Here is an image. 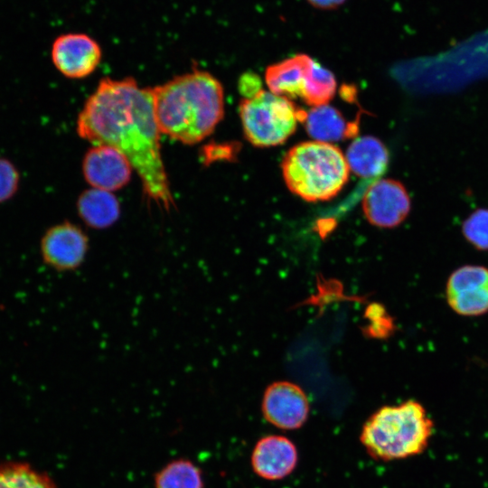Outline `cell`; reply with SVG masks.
<instances>
[{"label":"cell","instance_id":"13","mask_svg":"<svg viewBox=\"0 0 488 488\" xmlns=\"http://www.w3.org/2000/svg\"><path fill=\"white\" fill-rule=\"evenodd\" d=\"M298 460L297 449L287 437L269 435L260 438L251 455V465L259 477L276 481L289 475Z\"/></svg>","mask_w":488,"mask_h":488},{"label":"cell","instance_id":"17","mask_svg":"<svg viewBox=\"0 0 488 488\" xmlns=\"http://www.w3.org/2000/svg\"><path fill=\"white\" fill-rule=\"evenodd\" d=\"M155 488H203L200 468L186 459L168 463L155 476Z\"/></svg>","mask_w":488,"mask_h":488},{"label":"cell","instance_id":"19","mask_svg":"<svg viewBox=\"0 0 488 488\" xmlns=\"http://www.w3.org/2000/svg\"><path fill=\"white\" fill-rule=\"evenodd\" d=\"M462 234L475 249L488 250V209L473 211L462 224Z\"/></svg>","mask_w":488,"mask_h":488},{"label":"cell","instance_id":"8","mask_svg":"<svg viewBox=\"0 0 488 488\" xmlns=\"http://www.w3.org/2000/svg\"><path fill=\"white\" fill-rule=\"evenodd\" d=\"M89 249L87 233L70 221L49 228L40 243L42 261L58 272L78 270L85 262Z\"/></svg>","mask_w":488,"mask_h":488},{"label":"cell","instance_id":"3","mask_svg":"<svg viewBox=\"0 0 488 488\" xmlns=\"http://www.w3.org/2000/svg\"><path fill=\"white\" fill-rule=\"evenodd\" d=\"M434 423L424 406L413 399L380 408L363 424L360 441L376 460L392 461L421 454Z\"/></svg>","mask_w":488,"mask_h":488},{"label":"cell","instance_id":"4","mask_svg":"<svg viewBox=\"0 0 488 488\" xmlns=\"http://www.w3.org/2000/svg\"><path fill=\"white\" fill-rule=\"evenodd\" d=\"M281 168L287 188L307 202L333 198L346 184L350 174L345 155L338 146L315 140L290 148Z\"/></svg>","mask_w":488,"mask_h":488},{"label":"cell","instance_id":"2","mask_svg":"<svg viewBox=\"0 0 488 488\" xmlns=\"http://www.w3.org/2000/svg\"><path fill=\"white\" fill-rule=\"evenodd\" d=\"M161 134L185 145L209 136L224 115V91L211 73L194 70L152 89Z\"/></svg>","mask_w":488,"mask_h":488},{"label":"cell","instance_id":"12","mask_svg":"<svg viewBox=\"0 0 488 488\" xmlns=\"http://www.w3.org/2000/svg\"><path fill=\"white\" fill-rule=\"evenodd\" d=\"M133 167L117 149L107 145H94L85 154L82 171L92 188L114 192L126 186Z\"/></svg>","mask_w":488,"mask_h":488},{"label":"cell","instance_id":"9","mask_svg":"<svg viewBox=\"0 0 488 488\" xmlns=\"http://www.w3.org/2000/svg\"><path fill=\"white\" fill-rule=\"evenodd\" d=\"M361 205L367 221L373 226L394 228L408 217L411 202L400 182L380 179L368 188Z\"/></svg>","mask_w":488,"mask_h":488},{"label":"cell","instance_id":"16","mask_svg":"<svg viewBox=\"0 0 488 488\" xmlns=\"http://www.w3.org/2000/svg\"><path fill=\"white\" fill-rule=\"evenodd\" d=\"M307 134L315 141L333 143L346 138L350 124L342 113L329 103L312 107L303 119Z\"/></svg>","mask_w":488,"mask_h":488},{"label":"cell","instance_id":"10","mask_svg":"<svg viewBox=\"0 0 488 488\" xmlns=\"http://www.w3.org/2000/svg\"><path fill=\"white\" fill-rule=\"evenodd\" d=\"M261 408L265 419L271 425L283 430H295L306 422L309 401L301 387L281 380L266 389Z\"/></svg>","mask_w":488,"mask_h":488},{"label":"cell","instance_id":"21","mask_svg":"<svg viewBox=\"0 0 488 488\" xmlns=\"http://www.w3.org/2000/svg\"><path fill=\"white\" fill-rule=\"evenodd\" d=\"M346 0H307L315 8L329 10L342 5Z\"/></svg>","mask_w":488,"mask_h":488},{"label":"cell","instance_id":"15","mask_svg":"<svg viewBox=\"0 0 488 488\" xmlns=\"http://www.w3.org/2000/svg\"><path fill=\"white\" fill-rule=\"evenodd\" d=\"M77 211L83 222L94 230L113 226L121 214L120 203L111 192L92 187L80 195Z\"/></svg>","mask_w":488,"mask_h":488},{"label":"cell","instance_id":"11","mask_svg":"<svg viewBox=\"0 0 488 488\" xmlns=\"http://www.w3.org/2000/svg\"><path fill=\"white\" fill-rule=\"evenodd\" d=\"M52 61L55 68L70 79H82L99 66L102 51L99 42L88 34H61L52 42Z\"/></svg>","mask_w":488,"mask_h":488},{"label":"cell","instance_id":"7","mask_svg":"<svg viewBox=\"0 0 488 488\" xmlns=\"http://www.w3.org/2000/svg\"><path fill=\"white\" fill-rule=\"evenodd\" d=\"M446 299L458 315L474 317L488 313V267L467 264L453 270L446 282Z\"/></svg>","mask_w":488,"mask_h":488},{"label":"cell","instance_id":"5","mask_svg":"<svg viewBox=\"0 0 488 488\" xmlns=\"http://www.w3.org/2000/svg\"><path fill=\"white\" fill-rule=\"evenodd\" d=\"M305 115L289 99L262 89L244 96L239 103L244 135L258 147L284 143L295 133L297 121L303 120Z\"/></svg>","mask_w":488,"mask_h":488},{"label":"cell","instance_id":"20","mask_svg":"<svg viewBox=\"0 0 488 488\" xmlns=\"http://www.w3.org/2000/svg\"><path fill=\"white\" fill-rule=\"evenodd\" d=\"M19 174L14 165L5 158H0V202L9 200L16 192Z\"/></svg>","mask_w":488,"mask_h":488},{"label":"cell","instance_id":"6","mask_svg":"<svg viewBox=\"0 0 488 488\" xmlns=\"http://www.w3.org/2000/svg\"><path fill=\"white\" fill-rule=\"evenodd\" d=\"M265 81L271 92L287 99L300 98L312 107L328 104L337 87L333 73L304 53L269 65Z\"/></svg>","mask_w":488,"mask_h":488},{"label":"cell","instance_id":"14","mask_svg":"<svg viewBox=\"0 0 488 488\" xmlns=\"http://www.w3.org/2000/svg\"><path fill=\"white\" fill-rule=\"evenodd\" d=\"M344 155L350 171L362 178L380 176L386 171L389 160L386 145L371 136L354 139Z\"/></svg>","mask_w":488,"mask_h":488},{"label":"cell","instance_id":"18","mask_svg":"<svg viewBox=\"0 0 488 488\" xmlns=\"http://www.w3.org/2000/svg\"><path fill=\"white\" fill-rule=\"evenodd\" d=\"M0 488H57L52 479L26 463L0 464Z\"/></svg>","mask_w":488,"mask_h":488},{"label":"cell","instance_id":"1","mask_svg":"<svg viewBox=\"0 0 488 488\" xmlns=\"http://www.w3.org/2000/svg\"><path fill=\"white\" fill-rule=\"evenodd\" d=\"M77 133L93 145L120 151L139 176L145 196L166 211L174 207L151 88H141L132 78L102 79L78 117Z\"/></svg>","mask_w":488,"mask_h":488}]
</instances>
